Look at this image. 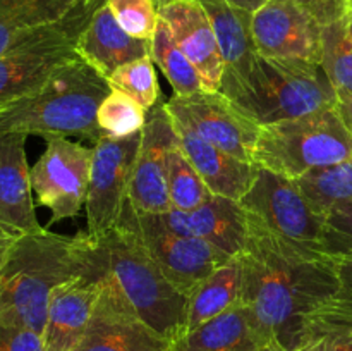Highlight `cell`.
<instances>
[{"label":"cell","mask_w":352,"mask_h":351,"mask_svg":"<svg viewBox=\"0 0 352 351\" xmlns=\"http://www.w3.org/2000/svg\"><path fill=\"white\" fill-rule=\"evenodd\" d=\"M336 258L284 243L248 219L241 303L278 351L309 346V323L339 292Z\"/></svg>","instance_id":"cell-1"},{"label":"cell","mask_w":352,"mask_h":351,"mask_svg":"<svg viewBox=\"0 0 352 351\" xmlns=\"http://www.w3.org/2000/svg\"><path fill=\"white\" fill-rule=\"evenodd\" d=\"M146 123V110L124 93L112 92L98 109V124L110 138H127L140 133Z\"/></svg>","instance_id":"cell-31"},{"label":"cell","mask_w":352,"mask_h":351,"mask_svg":"<svg viewBox=\"0 0 352 351\" xmlns=\"http://www.w3.org/2000/svg\"><path fill=\"white\" fill-rule=\"evenodd\" d=\"M148 215L164 229L208 241L230 257L246 250L248 217L237 200L212 193L192 210L170 209L168 212Z\"/></svg>","instance_id":"cell-16"},{"label":"cell","mask_w":352,"mask_h":351,"mask_svg":"<svg viewBox=\"0 0 352 351\" xmlns=\"http://www.w3.org/2000/svg\"><path fill=\"white\" fill-rule=\"evenodd\" d=\"M243 303L182 334L170 351H274ZM278 351V350H277Z\"/></svg>","instance_id":"cell-22"},{"label":"cell","mask_w":352,"mask_h":351,"mask_svg":"<svg viewBox=\"0 0 352 351\" xmlns=\"http://www.w3.org/2000/svg\"><path fill=\"white\" fill-rule=\"evenodd\" d=\"M322 250L327 257L352 258V206H339L325 213Z\"/></svg>","instance_id":"cell-34"},{"label":"cell","mask_w":352,"mask_h":351,"mask_svg":"<svg viewBox=\"0 0 352 351\" xmlns=\"http://www.w3.org/2000/svg\"><path fill=\"white\" fill-rule=\"evenodd\" d=\"M239 203L248 219L267 233L298 250L325 255V215L308 202L294 179L258 167L253 184Z\"/></svg>","instance_id":"cell-8"},{"label":"cell","mask_w":352,"mask_h":351,"mask_svg":"<svg viewBox=\"0 0 352 351\" xmlns=\"http://www.w3.org/2000/svg\"><path fill=\"white\" fill-rule=\"evenodd\" d=\"M165 107L175 123L232 157L254 164L253 150L260 126L239 112L223 93L201 89L192 95H174L165 100Z\"/></svg>","instance_id":"cell-12"},{"label":"cell","mask_w":352,"mask_h":351,"mask_svg":"<svg viewBox=\"0 0 352 351\" xmlns=\"http://www.w3.org/2000/svg\"><path fill=\"white\" fill-rule=\"evenodd\" d=\"M157 9L177 47L198 71L205 89L220 92L226 62L205 7L198 0H164Z\"/></svg>","instance_id":"cell-17"},{"label":"cell","mask_w":352,"mask_h":351,"mask_svg":"<svg viewBox=\"0 0 352 351\" xmlns=\"http://www.w3.org/2000/svg\"><path fill=\"white\" fill-rule=\"evenodd\" d=\"M164 2V0H155ZM210 17L226 67H234L258 54L251 34V12L229 0H198Z\"/></svg>","instance_id":"cell-25"},{"label":"cell","mask_w":352,"mask_h":351,"mask_svg":"<svg viewBox=\"0 0 352 351\" xmlns=\"http://www.w3.org/2000/svg\"><path fill=\"white\" fill-rule=\"evenodd\" d=\"M100 253L102 264L93 274L64 282L52 292L47 323L41 334L45 351H74L85 336L107 274L102 246Z\"/></svg>","instance_id":"cell-18"},{"label":"cell","mask_w":352,"mask_h":351,"mask_svg":"<svg viewBox=\"0 0 352 351\" xmlns=\"http://www.w3.org/2000/svg\"><path fill=\"white\" fill-rule=\"evenodd\" d=\"M170 346L138 317L107 270L88 329L74 351H170Z\"/></svg>","instance_id":"cell-13"},{"label":"cell","mask_w":352,"mask_h":351,"mask_svg":"<svg viewBox=\"0 0 352 351\" xmlns=\"http://www.w3.org/2000/svg\"><path fill=\"white\" fill-rule=\"evenodd\" d=\"M0 227L14 236L45 231L34 210L24 134H0Z\"/></svg>","instance_id":"cell-19"},{"label":"cell","mask_w":352,"mask_h":351,"mask_svg":"<svg viewBox=\"0 0 352 351\" xmlns=\"http://www.w3.org/2000/svg\"><path fill=\"white\" fill-rule=\"evenodd\" d=\"M274 351H277V350H274Z\"/></svg>","instance_id":"cell-43"},{"label":"cell","mask_w":352,"mask_h":351,"mask_svg":"<svg viewBox=\"0 0 352 351\" xmlns=\"http://www.w3.org/2000/svg\"><path fill=\"white\" fill-rule=\"evenodd\" d=\"M150 57L167 76L174 95L184 96L198 93L205 89L201 78L195 65L191 64L184 52L177 47L168 24L158 16L157 30L151 38V54Z\"/></svg>","instance_id":"cell-26"},{"label":"cell","mask_w":352,"mask_h":351,"mask_svg":"<svg viewBox=\"0 0 352 351\" xmlns=\"http://www.w3.org/2000/svg\"><path fill=\"white\" fill-rule=\"evenodd\" d=\"M174 120V119H172ZM179 148L213 195L239 202L251 188L258 165L243 162L174 120Z\"/></svg>","instance_id":"cell-20"},{"label":"cell","mask_w":352,"mask_h":351,"mask_svg":"<svg viewBox=\"0 0 352 351\" xmlns=\"http://www.w3.org/2000/svg\"><path fill=\"white\" fill-rule=\"evenodd\" d=\"M0 351H45V344L33 330L0 323Z\"/></svg>","instance_id":"cell-35"},{"label":"cell","mask_w":352,"mask_h":351,"mask_svg":"<svg viewBox=\"0 0 352 351\" xmlns=\"http://www.w3.org/2000/svg\"><path fill=\"white\" fill-rule=\"evenodd\" d=\"M19 236H14V234H9L7 231H3L0 227V270H2L3 264L7 260V255H9L10 248H12L14 241L17 240Z\"/></svg>","instance_id":"cell-38"},{"label":"cell","mask_w":352,"mask_h":351,"mask_svg":"<svg viewBox=\"0 0 352 351\" xmlns=\"http://www.w3.org/2000/svg\"><path fill=\"white\" fill-rule=\"evenodd\" d=\"M143 131V129H141ZM141 131L127 138L102 136L93 147L86 220L91 237H100L119 224L129 200L134 162L141 143Z\"/></svg>","instance_id":"cell-10"},{"label":"cell","mask_w":352,"mask_h":351,"mask_svg":"<svg viewBox=\"0 0 352 351\" xmlns=\"http://www.w3.org/2000/svg\"><path fill=\"white\" fill-rule=\"evenodd\" d=\"M220 93L258 126L309 116L339 102L320 62L260 54L226 67Z\"/></svg>","instance_id":"cell-3"},{"label":"cell","mask_w":352,"mask_h":351,"mask_svg":"<svg viewBox=\"0 0 352 351\" xmlns=\"http://www.w3.org/2000/svg\"><path fill=\"white\" fill-rule=\"evenodd\" d=\"M229 2L232 3V6L239 7V9L248 10V12L253 14L254 10L260 9V7L263 6L265 2H268V0H229Z\"/></svg>","instance_id":"cell-40"},{"label":"cell","mask_w":352,"mask_h":351,"mask_svg":"<svg viewBox=\"0 0 352 351\" xmlns=\"http://www.w3.org/2000/svg\"><path fill=\"white\" fill-rule=\"evenodd\" d=\"M82 0H0V55L41 28L64 19Z\"/></svg>","instance_id":"cell-23"},{"label":"cell","mask_w":352,"mask_h":351,"mask_svg":"<svg viewBox=\"0 0 352 351\" xmlns=\"http://www.w3.org/2000/svg\"><path fill=\"white\" fill-rule=\"evenodd\" d=\"M96 240L107 270L138 317L168 343L179 339L186 332L189 298L162 274L136 231L119 222Z\"/></svg>","instance_id":"cell-5"},{"label":"cell","mask_w":352,"mask_h":351,"mask_svg":"<svg viewBox=\"0 0 352 351\" xmlns=\"http://www.w3.org/2000/svg\"><path fill=\"white\" fill-rule=\"evenodd\" d=\"M107 0H82L64 19L41 28L9 54L0 55V110L45 85L52 72L78 55L76 45Z\"/></svg>","instance_id":"cell-7"},{"label":"cell","mask_w":352,"mask_h":351,"mask_svg":"<svg viewBox=\"0 0 352 351\" xmlns=\"http://www.w3.org/2000/svg\"><path fill=\"white\" fill-rule=\"evenodd\" d=\"M302 351H318V348H316V344L313 343V344H309L308 348H305V350H302Z\"/></svg>","instance_id":"cell-42"},{"label":"cell","mask_w":352,"mask_h":351,"mask_svg":"<svg viewBox=\"0 0 352 351\" xmlns=\"http://www.w3.org/2000/svg\"><path fill=\"white\" fill-rule=\"evenodd\" d=\"M179 143L174 120L160 98L146 110L141 143L134 162L129 202L138 212L164 213L172 209L167 186V153Z\"/></svg>","instance_id":"cell-14"},{"label":"cell","mask_w":352,"mask_h":351,"mask_svg":"<svg viewBox=\"0 0 352 351\" xmlns=\"http://www.w3.org/2000/svg\"><path fill=\"white\" fill-rule=\"evenodd\" d=\"M98 267V251L89 234L62 236L45 229L19 236L0 270V323L41 336L52 292Z\"/></svg>","instance_id":"cell-2"},{"label":"cell","mask_w":352,"mask_h":351,"mask_svg":"<svg viewBox=\"0 0 352 351\" xmlns=\"http://www.w3.org/2000/svg\"><path fill=\"white\" fill-rule=\"evenodd\" d=\"M323 71L329 76L337 96L352 93V40L347 33L346 17L322 28V57Z\"/></svg>","instance_id":"cell-28"},{"label":"cell","mask_w":352,"mask_h":351,"mask_svg":"<svg viewBox=\"0 0 352 351\" xmlns=\"http://www.w3.org/2000/svg\"><path fill=\"white\" fill-rule=\"evenodd\" d=\"M112 92L109 79L76 55L52 72L41 88L0 110V134L82 138L96 143L107 136L98 109Z\"/></svg>","instance_id":"cell-4"},{"label":"cell","mask_w":352,"mask_h":351,"mask_svg":"<svg viewBox=\"0 0 352 351\" xmlns=\"http://www.w3.org/2000/svg\"><path fill=\"white\" fill-rule=\"evenodd\" d=\"M241 289H243V253L229 258L226 264L220 265L189 296L186 332L239 305Z\"/></svg>","instance_id":"cell-24"},{"label":"cell","mask_w":352,"mask_h":351,"mask_svg":"<svg viewBox=\"0 0 352 351\" xmlns=\"http://www.w3.org/2000/svg\"><path fill=\"white\" fill-rule=\"evenodd\" d=\"M351 158L352 134L337 105L298 119L260 126L253 150L254 165L289 179H299Z\"/></svg>","instance_id":"cell-6"},{"label":"cell","mask_w":352,"mask_h":351,"mask_svg":"<svg viewBox=\"0 0 352 351\" xmlns=\"http://www.w3.org/2000/svg\"><path fill=\"white\" fill-rule=\"evenodd\" d=\"M117 23L134 38L151 40L157 30L158 9L155 0H107Z\"/></svg>","instance_id":"cell-33"},{"label":"cell","mask_w":352,"mask_h":351,"mask_svg":"<svg viewBox=\"0 0 352 351\" xmlns=\"http://www.w3.org/2000/svg\"><path fill=\"white\" fill-rule=\"evenodd\" d=\"M93 148L48 138L43 155L31 169V184L41 206L50 210L52 222L72 219L86 205Z\"/></svg>","instance_id":"cell-11"},{"label":"cell","mask_w":352,"mask_h":351,"mask_svg":"<svg viewBox=\"0 0 352 351\" xmlns=\"http://www.w3.org/2000/svg\"><path fill=\"white\" fill-rule=\"evenodd\" d=\"M167 186L172 209L192 210L201 205L212 193L191 165L179 143L167 153Z\"/></svg>","instance_id":"cell-29"},{"label":"cell","mask_w":352,"mask_h":351,"mask_svg":"<svg viewBox=\"0 0 352 351\" xmlns=\"http://www.w3.org/2000/svg\"><path fill=\"white\" fill-rule=\"evenodd\" d=\"M313 343L318 351H352V322L322 327Z\"/></svg>","instance_id":"cell-36"},{"label":"cell","mask_w":352,"mask_h":351,"mask_svg":"<svg viewBox=\"0 0 352 351\" xmlns=\"http://www.w3.org/2000/svg\"><path fill=\"white\" fill-rule=\"evenodd\" d=\"M109 85L116 92L131 96L144 110H150L162 98L155 62L150 55L127 62L117 69L109 76Z\"/></svg>","instance_id":"cell-30"},{"label":"cell","mask_w":352,"mask_h":351,"mask_svg":"<svg viewBox=\"0 0 352 351\" xmlns=\"http://www.w3.org/2000/svg\"><path fill=\"white\" fill-rule=\"evenodd\" d=\"M76 52L109 79L127 62L148 57L151 54V40L134 38L124 31L105 2L82 31Z\"/></svg>","instance_id":"cell-21"},{"label":"cell","mask_w":352,"mask_h":351,"mask_svg":"<svg viewBox=\"0 0 352 351\" xmlns=\"http://www.w3.org/2000/svg\"><path fill=\"white\" fill-rule=\"evenodd\" d=\"M337 275H339V292L330 303H327L309 323V337H313L322 327L333 323L352 322V258H336ZM309 343V344H311Z\"/></svg>","instance_id":"cell-32"},{"label":"cell","mask_w":352,"mask_h":351,"mask_svg":"<svg viewBox=\"0 0 352 351\" xmlns=\"http://www.w3.org/2000/svg\"><path fill=\"white\" fill-rule=\"evenodd\" d=\"M337 109H339V114L340 117H342L344 124H346L347 129H349V133L352 134V93L337 102Z\"/></svg>","instance_id":"cell-39"},{"label":"cell","mask_w":352,"mask_h":351,"mask_svg":"<svg viewBox=\"0 0 352 351\" xmlns=\"http://www.w3.org/2000/svg\"><path fill=\"white\" fill-rule=\"evenodd\" d=\"M308 202L325 215L339 206H352V158L294 179Z\"/></svg>","instance_id":"cell-27"},{"label":"cell","mask_w":352,"mask_h":351,"mask_svg":"<svg viewBox=\"0 0 352 351\" xmlns=\"http://www.w3.org/2000/svg\"><path fill=\"white\" fill-rule=\"evenodd\" d=\"M346 26H347V33H349V36L352 40V0H351L349 10H347V14H346Z\"/></svg>","instance_id":"cell-41"},{"label":"cell","mask_w":352,"mask_h":351,"mask_svg":"<svg viewBox=\"0 0 352 351\" xmlns=\"http://www.w3.org/2000/svg\"><path fill=\"white\" fill-rule=\"evenodd\" d=\"M322 24L296 0H268L251 14V34L263 57L320 62Z\"/></svg>","instance_id":"cell-15"},{"label":"cell","mask_w":352,"mask_h":351,"mask_svg":"<svg viewBox=\"0 0 352 351\" xmlns=\"http://www.w3.org/2000/svg\"><path fill=\"white\" fill-rule=\"evenodd\" d=\"M301 3L322 26L336 23L346 17L351 0H296Z\"/></svg>","instance_id":"cell-37"},{"label":"cell","mask_w":352,"mask_h":351,"mask_svg":"<svg viewBox=\"0 0 352 351\" xmlns=\"http://www.w3.org/2000/svg\"><path fill=\"white\" fill-rule=\"evenodd\" d=\"M119 222L127 224L136 231L162 274L188 298L210 274L232 258L208 241L164 229L153 222L148 213L138 212L129 200L124 205Z\"/></svg>","instance_id":"cell-9"}]
</instances>
